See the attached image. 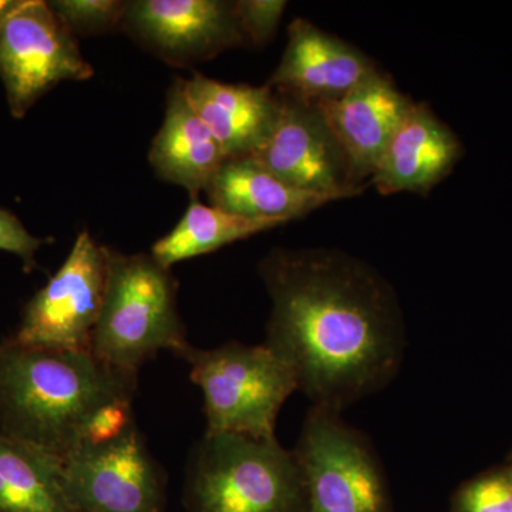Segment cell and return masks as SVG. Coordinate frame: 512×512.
I'll return each mask as SVG.
<instances>
[{"label": "cell", "instance_id": "cell-1", "mask_svg": "<svg viewBox=\"0 0 512 512\" xmlns=\"http://www.w3.org/2000/svg\"><path fill=\"white\" fill-rule=\"evenodd\" d=\"M259 274L272 303L265 345L313 406L342 413L399 373L402 309L373 266L338 249L278 248Z\"/></svg>", "mask_w": 512, "mask_h": 512}, {"label": "cell", "instance_id": "cell-2", "mask_svg": "<svg viewBox=\"0 0 512 512\" xmlns=\"http://www.w3.org/2000/svg\"><path fill=\"white\" fill-rule=\"evenodd\" d=\"M137 383L84 350L0 343V433L66 458L104 404L134 399Z\"/></svg>", "mask_w": 512, "mask_h": 512}, {"label": "cell", "instance_id": "cell-3", "mask_svg": "<svg viewBox=\"0 0 512 512\" xmlns=\"http://www.w3.org/2000/svg\"><path fill=\"white\" fill-rule=\"evenodd\" d=\"M106 256V288L90 353L111 373L137 383L141 367L161 350L181 357L191 348L177 308V281L151 254L106 247Z\"/></svg>", "mask_w": 512, "mask_h": 512}, {"label": "cell", "instance_id": "cell-4", "mask_svg": "<svg viewBox=\"0 0 512 512\" xmlns=\"http://www.w3.org/2000/svg\"><path fill=\"white\" fill-rule=\"evenodd\" d=\"M188 512H305L301 470L276 439L205 433L188 461Z\"/></svg>", "mask_w": 512, "mask_h": 512}, {"label": "cell", "instance_id": "cell-5", "mask_svg": "<svg viewBox=\"0 0 512 512\" xmlns=\"http://www.w3.org/2000/svg\"><path fill=\"white\" fill-rule=\"evenodd\" d=\"M181 357L204 397L205 433L276 439V419L298 384L274 350L231 342L214 349L191 346Z\"/></svg>", "mask_w": 512, "mask_h": 512}, {"label": "cell", "instance_id": "cell-6", "mask_svg": "<svg viewBox=\"0 0 512 512\" xmlns=\"http://www.w3.org/2000/svg\"><path fill=\"white\" fill-rule=\"evenodd\" d=\"M338 412L313 406L292 451L305 490V512H390L376 454Z\"/></svg>", "mask_w": 512, "mask_h": 512}, {"label": "cell", "instance_id": "cell-7", "mask_svg": "<svg viewBox=\"0 0 512 512\" xmlns=\"http://www.w3.org/2000/svg\"><path fill=\"white\" fill-rule=\"evenodd\" d=\"M76 37L42 0H23L0 28V80L9 110L22 119L40 97L62 82L92 79Z\"/></svg>", "mask_w": 512, "mask_h": 512}, {"label": "cell", "instance_id": "cell-8", "mask_svg": "<svg viewBox=\"0 0 512 512\" xmlns=\"http://www.w3.org/2000/svg\"><path fill=\"white\" fill-rule=\"evenodd\" d=\"M64 487L77 512H164L167 477L137 423L119 439L80 444L63 460Z\"/></svg>", "mask_w": 512, "mask_h": 512}, {"label": "cell", "instance_id": "cell-9", "mask_svg": "<svg viewBox=\"0 0 512 512\" xmlns=\"http://www.w3.org/2000/svg\"><path fill=\"white\" fill-rule=\"evenodd\" d=\"M106 247L80 232L59 271L25 306L13 339L90 352L106 288Z\"/></svg>", "mask_w": 512, "mask_h": 512}, {"label": "cell", "instance_id": "cell-10", "mask_svg": "<svg viewBox=\"0 0 512 512\" xmlns=\"http://www.w3.org/2000/svg\"><path fill=\"white\" fill-rule=\"evenodd\" d=\"M278 94L274 127L249 157L299 190L336 201L359 194L362 190L352 184L348 160L319 107L313 101Z\"/></svg>", "mask_w": 512, "mask_h": 512}, {"label": "cell", "instance_id": "cell-11", "mask_svg": "<svg viewBox=\"0 0 512 512\" xmlns=\"http://www.w3.org/2000/svg\"><path fill=\"white\" fill-rule=\"evenodd\" d=\"M121 29L174 66L205 62L245 43L234 2L221 0L126 2Z\"/></svg>", "mask_w": 512, "mask_h": 512}, {"label": "cell", "instance_id": "cell-12", "mask_svg": "<svg viewBox=\"0 0 512 512\" xmlns=\"http://www.w3.org/2000/svg\"><path fill=\"white\" fill-rule=\"evenodd\" d=\"M313 103L328 121L348 160L350 180L359 190L372 178L387 144L414 104L380 72L338 99Z\"/></svg>", "mask_w": 512, "mask_h": 512}, {"label": "cell", "instance_id": "cell-13", "mask_svg": "<svg viewBox=\"0 0 512 512\" xmlns=\"http://www.w3.org/2000/svg\"><path fill=\"white\" fill-rule=\"evenodd\" d=\"M379 72L365 53L309 20H292L288 45L268 86L306 101L338 99Z\"/></svg>", "mask_w": 512, "mask_h": 512}, {"label": "cell", "instance_id": "cell-14", "mask_svg": "<svg viewBox=\"0 0 512 512\" xmlns=\"http://www.w3.org/2000/svg\"><path fill=\"white\" fill-rule=\"evenodd\" d=\"M463 156V146L426 104H413L387 144L370 183L383 195L426 194Z\"/></svg>", "mask_w": 512, "mask_h": 512}, {"label": "cell", "instance_id": "cell-15", "mask_svg": "<svg viewBox=\"0 0 512 512\" xmlns=\"http://www.w3.org/2000/svg\"><path fill=\"white\" fill-rule=\"evenodd\" d=\"M178 82L227 158L251 156L271 133L279 94L268 84L222 83L200 73Z\"/></svg>", "mask_w": 512, "mask_h": 512}, {"label": "cell", "instance_id": "cell-16", "mask_svg": "<svg viewBox=\"0 0 512 512\" xmlns=\"http://www.w3.org/2000/svg\"><path fill=\"white\" fill-rule=\"evenodd\" d=\"M227 156L205 126L178 79L171 86L160 130L151 143L148 161L157 177L185 190L204 191Z\"/></svg>", "mask_w": 512, "mask_h": 512}, {"label": "cell", "instance_id": "cell-17", "mask_svg": "<svg viewBox=\"0 0 512 512\" xmlns=\"http://www.w3.org/2000/svg\"><path fill=\"white\" fill-rule=\"evenodd\" d=\"M204 191L208 204L221 210L284 224L336 201L328 195L291 187L249 156L227 158Z\"/></svg>", "mask_w": 512, "mask_h": 512}, {"label": "cell", "instance_id": "cell-18", "mask_svg": "<svg viewBox=\"0 0 512 512\" xmlns=\"http://www.w3.org/2000/svg\"><path fill=\"white\" fill-rule=\"evenodd\" d=\"M0 512H77L62 458L0 433Z\"/></svg>", "mask_w": 512, "mask_h": 512}, {"label": "cell", "instance_id": "cell-19", "mask_svg": "<svg viewBox=\"0 0 512 512\" xmlns=\"http://www.w3.org/2000/svg\"><path fill=\"white\" fill-rule=\"evenodd\" d=\"M279 225H284V222L245 218L214 205L204 204L200 201L198 192H194L184 217L165 237L158 239L151 248V255L161 265L171 268L178 262L210 254L232 242Z\"/></svg>", "mask_w": 512, "mask_h": 512}, {"label": "cell", "instance_id": "cell-20", "mask_svg": "<svg viewBox=\"0 0 512 512\" xmlns=\"http://www.w3.org/2000/svg\"><path fill=\"white\" fill-rule=\"evenodd\" d=\"M50 8L74 37L106 35L121 29L126 2L120 0H55Z\"/></svg>", "mask_w": 512, "mask_h": 512}, {"label": "cell", "instance_id": "cell-21", "mask_svg": "<svg viewBox=\"0 0 512 512\" xmlns=\"http://www.w3.org/2000/svg\"><path fill=\"white\" fill-rule=\"evenodd\" d=\"M450 512H512V461L461 485Z\"/></svg>", "mask_w": 512, "mask_h": 512}, {"label": "cell", "instance_id": "cell-22", "mask_svg": "<svg viewBox=\"0 0 512 512\" xmlns=\"http://www.w3.org/2000/svg\"><path fill=\"white\" fill-rule=\"evenodd\" d=\"M288 3L284 0H239L234 2L239 28L245 43L264 46L278 32Z\"/></svg>", "mask_w": 512, "mask_h": 512}, {"label": "cell", "instance_id": "cell-23", "mask_svg": "<svg viewBox=\"0 0 512 512\" xmlns=\"http://www.w3.org/2000/svg\"><path fill=\"white\" fill-rule=\"evenodd\" d=\"M134 423L133 400H114L101 406L90 417L84 429L83 443L103 444L119 439Z\"/></svg>", "mask_w": 512, "mask_h": 512}, {"label": "cell", "instance_id": "cell-24", "mask_svg": "<svg viewBox=\"0 0 512 512\" xmlns=\"http://www.w3.org/2000/svg\"><path fill=\"white\" fill-rule=\"evenodd\" d=\"M43 244L45 241L30 234L15 214L0 208V251L19 256L30 272L36 268V252Z\"/></svg>", "mask_w": 512, "mask_h": 512}, {"label": "cell", "instance_id": "cell-25", "mask_svg": "<svg viewBox=\"0 0 512 512\" xmlns=\"http://www.w3.org/2000/svg\"><path fill=\"white\" fill-rule=\"evenodd\" d=\"M23 0H0V28L18 10Z\"/></svg>", "mask_w": 512, "mask_h": 512}]
</instances>
